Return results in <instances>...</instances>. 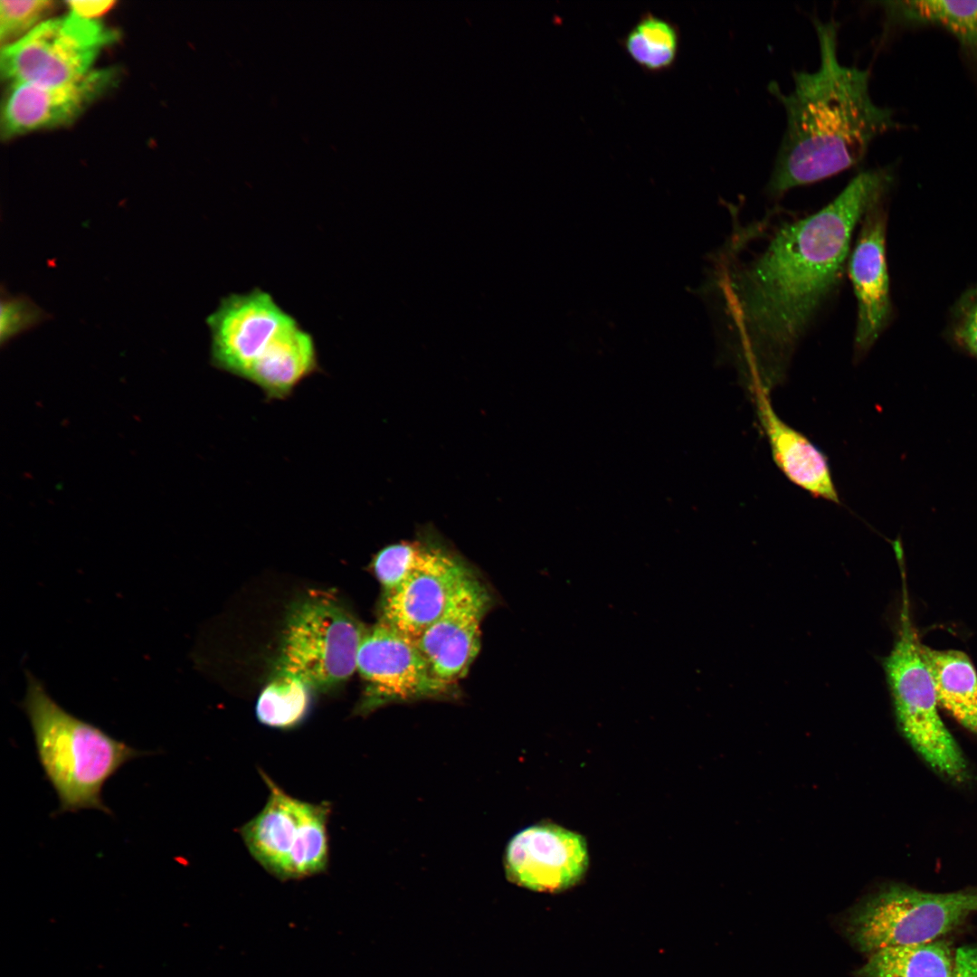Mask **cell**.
Segmentation results:
<instances>
[{"label": "cell", "instance_id": "52a82bcc", "mask_svg": "<svg viewBox=\"0 0 977 977\" xmlns=\"http://www.w3.org/2000/svg\"><path fill=\"white\" fill-rule=\"evenodd\" d=\"M365 630L333 594L311 591L288 617L279 670L299 677L308 687L337 686L356 669Z\"/></svg>", "mask_w": 977, "mask_h": 977}, {"label": "cell", "instance_id": "ffe728a7", "mask_svg": "<svg viewBox=\"0 0 977 977\" xmlns=\"http://www.w3.org/2000/svg\"><path fill=\"white\" fill-rule=\"evenodd\" d=\"M628 55L644 71H664L675 63L679 49V32L666 18L643 14L622 40Z\"/></svg>", "mask_w": 977, "mask_h": 977}, {"label": "cell", "instance_id": "d6986e66", "mask_svg": "<svg viewBox=\"0 0 977 977\" xmlns=\"http://www.w3.org/2000/svg\"><path fill=\"white\" fill-rule=\"evenodd\" d=\"M955 951L944 939L871 953L858 977H953Z\"/></svg>", "mask_w": 977, "mask_h": 977}, {"label": "cell", "instance_id": "7a4b0ae2", "mask_svg": "<svg viewBox=\"0 0 977 977\" xmlns=\"http://www.w3.org/2000/svg\"><path fill=\"white\" fill-rule=\"evenodd\" d=\"M812 22L819 43L818 68L794 71L789 92L775 81L768 85L786 116L766 186L773 197L858 164L871 143L896 127L892 109L871 97L869 71L840 62L837 23L818 17Z\"/></svg>", "mask_w": 977, "mask_h": 977}, {"label": "cell", "instance_id": "d4e9b609", "mask_svg": "<svg viewBox=\"0 0 977 977\" xmlns=\"http://www.w3.org/2000/svg\"><path fill=\"white\" fill-rule=\"evenodd\" d=\"M53 8V2L46 0L0 1V37L9 41L23 36L38 25L43 16Z\"/></svg>", "mask_w": 977, "mask_h": 977}, {"label": "cell", "instance_id": "8fae6325", "mask_svg": "<svg viewBox=\"0 0 977 977\" xmlns=\"http://www.w3.org/2000/svg\"><path fill=\"white\" fill-rule=\"evenodd\" d=\"M423 552L410 574L384 593L381 621L416 640L443 612L471 572L434 536L424 535Z\"/></svg>", "mask_w": 977, "mask_h": 977}, {"label": "cell", "instance_id": "7c38bea8", "mask_svg": "<svg viewBox=\"0 0 977 977\" xmlns=\"http://www.w3.org/2000/svg\"><path fill=\"white\" fill-rule=\"evenodd\" d=\"M491 602L488 590L471 571L441 615L415 640L443 682L455 686L468 672L479 651L480 625Z\"/></svg>", "mask_w": 977, "mask_h": 977}, {"label": "cell", "instance_id": "7402d4cb", "mask_svg": "<svg viewBox=\"0 0 977 977\" xmlns=\"http://www.w3.org/2000/svg\"><path fill=\"white\" fill-rule=\"evenodd\" d=\"M422 552V536L415 541L389 545L376 554L373 567L384 593L392 592L403 582L419 563Z\"/></svg>", "mask_w": 977, "mask_h": 977}, {"label": "cell", "instance_id": "cb8c5ba5", "mask_svg": "<svg viewBox=\"0 0 977 977\" xmlns=\"http://www.w3.org/2000/svg\"><path fill=\"white\" fill-rule=\"evenodd\" d=\"M948 337L956 347L977 360V283L955 302L948 323Z\"/></svg>", "mask_w": 977, "mask_h": 977}, {"label": "cell", "instance_id": "4fadbf2b", "mask_svg": "<svg viewBox=\"0 0 977 977\" xmlns=\"http://www.w3.org/2000/svg\"><path fill=\"white\" fill-rule=\"evenodd\" d=\"M589 862L584 839L554 824H538L517 832L507 845V877L522 887L558 891L575 884Z\"/></svg>", "mask_w": 977, "mask_h": 977}, {"label": "cell", "instance_id": "3957f363", "mask_svg": "<svg viewBox=\"0 0 977 977\" xmlns=\"http://www.w3.org/2000/svg\"><path fill=\"white\" fill-rule=\"evenodd\" d=\"M205 323L212 366L255 384L268 401L289 398L321 369L313 336L261 288L222 298Z\"/></svg>", "mask_w": 977, "mask_h": 977}, {"label": "cell", "instance_id": "5bb4252c", "mask_svg": "<svg viewBox=\"0 0 977 977\" xmlns=\"http://www.w3.org/2000/svg\"><path fill=\"white\" fill-rule=\"evenodd\" d=\"M887 214L884 201L873 205L861 220V230L849 270L858 299L855 335L857 356L866 354L888 325L892 306L886 259Z\"/></svg>", "mask_w": 977, "mask_h": 977}, {"label": "cell", "instance_id": "6da1fadb", "mask_svg": "<svg viewBox=\"0 0 977 977\" xmlns=\"http://www.w3.org/2000/svg\"><path fill=\"white\" fill-rule=\"evenodd\" d=\"M891 167L858 173L825 207L781 226L729 282V297L745 382L767 393L785 376L791 358L818 311L837 288L852 232L885 201Z\"/></svg>", "mask_w": 977, "mask_h": 977}, {"label": "cell", "instance_id": "2e32d148", "mask_svg": "<svg viewBox=\"0 0 977 977\" xmlns=\"http://www.w3.org/2000/svg\"><path fill=\"white\" fill-rule=\"evenodd\" d=\"M751 393L776 465L792 483L813 497L839 503L827 457L806 436L778 417L769 393L763 390Z\"/></svg>", "mask_w": 977, "mask_h": 977}, {"label": "cell", "instance_id": "4316f807", "mask_svg": "<svg viewBox=\"0 0 977 977\" xmlns=\"http://www.w3.org/2000/svg\"><path fill=\"white\" fill-rule=\"evenodd\" d=\"M114 3L111 1H68L71 13L86 19H94L106 12Z\"/></svg>", "mask_w": 977, "mask_h": 977}, {"label": "cell", "instance_id": "8992f818", "mask_svg": "<svg viewBox=\"0 0 977 977\" xmlns=\"http://www.w3.org/2000/svg\"><path fill=\"white\" fill-rule=\"evenodd\" d=\"M977 913V887L934 893L890 885L858 905L847 922L849 940L862 952L943 939Z\"/></svg>", "mask_w": 977, "mask_h": 977}, {"label": "cell", "instance_id": "603a6c76", "mask_svg": "<svg viewBox=\"0 0 977 977\" xmlns=\"http://www.w3.org/2000/svg\"><path fill=\"white\" fill-rule=\"evenodd\" d=\"M49 318L50 315L29 297L23 294L11 295L2 288L0 308V341L2 346L7 344L20 334L35 327Z\"/></svg>", "mask_w": 977, "mask_h": 977}, {"label": "cell", "instance_id": "484cf974", "mask_svg": "<svg viewBox=\"0 0 977 977\" xmlns=\"http://www.w3.org/2000/svg\"><path fill=\"white\" fill-rule=\"evenodd\" d=\"M953 977H977V943L955 950Z\"/></svg>", "mask_w": 977, "mask_h": 977}, {"label": "cell", "instance_id": "5b68a950", "mask_svg": "<svg viewBox=\"0 0 977 977\" xmlns=\"http://www.w3.org/2000/svg\"><path fill=\"white\" fill-rule=\"evenodd\" d=\"M906 585L897 638L883 668L897 725L914 749L937 773L957 782L968 775V765L940 714L934 682L921 655L910 617Z\"/></svg>", "mask_w": 977, "mask_h": 977}, {"label": "cell", "instance_id": "277c9868", "mask_svg": "<svg viewBox=\"0 0 977 977\" xmlns=\"http://www.w3.org/2000/svg\"><path fill=\"white\" fill-rule=\"evenodd\" d=\"M25 676L21 707L32 727L38 762L59 800L52 815L82 810L111 814L102 799L105 783L128 762L151 753L70 713L40 679L30 672Z\"/></svg>", "mask_w": 977, "mask_h": 977}, {"label": "cell", "instance_id": "30bf717a", "mask_svg": "<svg viewBox=\"0 0 977 977\" xmlns=\"http://www.w3.org/2000/svg\"><path fill=\"white\" fill-rule=\"evenodd\" d=\"M356 669L365 683L361 714L388 702L448 697L455 690L433 673L414 640L381 621L365 630Z\"/></svg>", "mask_w": 977, "mask_h": 977}, {"label": "cell", "instance_id": "ba28073f", "mask_svg": "<svg viewBox=\"0 0 977 977\" xmlns=\"http://www.w3.org/2000/svg\"><path fill=\"white\" fill-rule=\"evenodd\" d=\"M269 788L262 810L240 829L253 858L280 880L319 874L328 864L327 820L330 805L292 797L268 774Z\"/></svg>", "mask_w": 977, "mask_h": 977}, {"label": "cell", "instance_id": "ac0fdd59", "mask_svg": "<svg viewBox=\"0 0 977 977\" xmlns=\"http://www.w3.org/2000/svg\"><path fill=\"white\" fill-rule=\"evenodd\" d=\"M931 674L939 707L977 734V671L969 656L957 650L920 645Z\"/></svg>", "mask_w": 977, "mask_h": 977}, {"label": "cell", "instance_id": "e0dca14e", "mask_svg": "<svg viewBox=\"0 0 977 977\" xmlns=\"http://www.w3.org/2000/svg\"><path fill=\"white\" fill-rule=\"evenodd\" d=\"M885 30L935 27L950 34L977 88L976 1H881Z\"/></svg>", "mask_w": 977, "mask_h": 977}, {"label": "cell", "instance_id": "44dd1931", "mask_svg": "<svg viewBox=\"0 0 977 977\" xmlns=\"http://www.w3.org/2000/svg\"><path fill=\"white\" fill-rule=\"evenodd\" d=\"M308 687L299 677L279 670L257 701L259 721L276 728H289L299 724L308 707Z\"/></svg>", "mask_w": 977, "mask_h": 977}, {"label": "cell", "instance_id": "9a60e30c", "mask_svg": "<svg viewBox=\"0 0 977 977\" xmlns=\"http://www.w3.org/2000/svg\"><path fill=\"white\" fill-rule=\"evenodd\" d=\"M116 75L113 69H101L62 85L12 84L2 111L3 132L13 136L71 122L113 85Z\"/></svg>", "mask_w": 977, "mask_h": 977}, {"label": "cell", "instance_id": "9c48e42d", "mask_svg": "<svg viewBox=\"0 0 977 977\" xmlns=\"http://www.w3.org/2000/svg\"><path fill=\"white\" fill-rule=\"evenodd\" d=\"M117 33L72 13L43 21L1 51V71L14 83L56 86L91 71L100 50Z\"/></svg>", "mask_w": 977, "mask_h": 977}]
</instances>
